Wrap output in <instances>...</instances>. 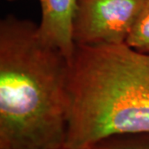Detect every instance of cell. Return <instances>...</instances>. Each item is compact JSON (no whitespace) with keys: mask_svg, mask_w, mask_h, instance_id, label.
<instances>
[{"mask_svg":"<svg viewBox=\"0 0 149 149\" xmlns=\"http://www.w3.org/2000/svg\"><path fill=\"white\" fill-rule=\"evenodd\" d=\"M134 50L149 55V0H146L126 40Z\"/></svg>","mask_w":149,"mask_h":149,"instance_id":"obj_5","label":"cell"},{"mask_svg":"<svg viewBox=\"0 0 149 149\" xmlns=\"http://www.w3.org/2000/svg\"><path fill=\"white\" fill-rule=\"evenodd\" d=\"M61 149H66V148H61Z\"/></svg>","mask_w":149,"mask_h":149,"instance_id":"obj_8","label":"cell"},{"mask_svg":"<svg viewBox=\"0 0 149 149\" xmlns=\"http://www.w3.org/2000/svg\"><path fill=\"white\" fill-rule=\"evenodd\" d=\"M91 149H149V133L112 136L99 142Z\"/></svg>","mask_w":149,"mask_h":149,"instance_id":"obj_6","label":"cell"},{"mask_svg":"<svg viewBox=\"0 0 149 149\" xmlns=\"http://www.w3.org/2000/svg\"><path fill=\"white\" fill-rule=\"evenodd\" d=\"M66 94L64 148L91 149L112 136L149 133V55L126 43L75 46Z\"/></svg>","mask_w":149,"mask_h":149,"instance_id":"obj_2","label":"cell"},{"mask_svg":"<svg viewBox=\"0 0 149 149\" xmlns=\"http://www.w3.org/2000/svg\"><path fill=\"white\" fill-rule=\"evenodd\" d=\"M39 1L42 9V20L38 25L40 34L69 62L75 48L72 29L78 0Z\"/></svg>","mask_w":149,"mask_h":149,"instance_id":"obj_4","label":"cell"},{"mask_svg":"<svg viewBox=\"0 0 149 149\" xmlns=\"http://www.w3.org/2000/svg\"><path fill=\"white\" fill-rule=\"evenodd\" d=\"M7 1H10V2H12V1H15V0H7Z\"/></svg>","mask_w":149,"mask_h":149,"instance_id":"obj_7","label":"cell"},{"mask_svg":"<svg viewBox=\"0 0 149 149\" xmlns=\"http://www.w3.org/2000/svg\"><path fill=\"white\" fill-rule=\"evenodd\" d=\"M68 61L38 25L0 22V149L64 148Z\"/></svg>","mask_w":149,"mask_h":149,"instance_id":"obj_1","label":"cell"},{"mask_svg":"<svg viewBox=\"0 0 149 149\" xmlns=\"http://www.w3.org/2000/svg\"><path fill=\"white\" fill-rule=\"evenodd\" d=\"M146 0H78L73 20L74 46L126 43Z\"/></svg>","mask_w":149,"mask_h":149,"instance_id":"obj_3","label":"cell"}]
</instances>
